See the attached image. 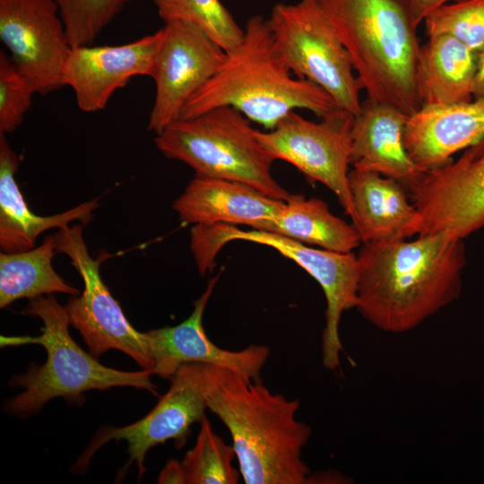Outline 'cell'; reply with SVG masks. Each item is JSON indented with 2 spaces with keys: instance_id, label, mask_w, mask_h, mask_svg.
<instances>
[{
  "instance_id": "8992f818",
  "label": "cell",
  "mask_w": 484,
  "mask_h": 484,
  "mask_svg": "<svg viewBox=\"0 0 484 484\" xmlns=\"http://www.w3.org/2000/svg\"><path fill=\"white\" fill-rule=\"evenodd\" d=\"M155 144L166 158L186 163L197 177L242 182L278 200L292 194L273 177V160L259 143L256 129L234 108L178 119L156 134Z\"/></svg>"
},
{
  "instance_id": "d4e9b609",
  "label": "cell",
  "mask_w": 484,
  "mask_h": 484,
  "mask_svg": "<svg viewBox=\"0 0 484 484\" xmlns=\"http://www.w3.org/2000/svg\"><path fill=\"white\" fill-rule=\"evenodd\" d=\"M158 15L164 21L193 24L226 53L240 43L244 30L220 0H153Z\"/></svg>"
},
{
  "instance_id": "d6986e66",
  "label": "cell",
  "mask_w": 484,
  "mask_h": 484,
  "mask_svg": "<svg viewBox=\"0 0 484 484\" xmlns=\"http://www.w3.org/2000/svg\"><path fill=\"white\" fill-rule=\"evenodd\" d=\"M408 115L399 108L367 99L354 116L350 163L354 169L393 178L406 188L424 172L410 157L403 142Z\"/></svg>"
},
{
  "instance_id": "83f0119b",
  "label": "cell",
  "mask_w": 484,
  "mask_h": 484,
  "mask_svg": "<svg viewBox=\"0 0 484 484\" xmlns=\"http://www.w3.org/2000/svg\"><path fill=\"white\" fill-rule=\"evenodd\" d=\"M71 47L91 45L133 0H54Z\"/></svg>"
},
{
  "instance_id": "3957f363",
  "label": "cell",
  "mask_w": 484,
  "mask_h": 484,
  "mask_svg": "<svg viewBox=\"0 0 484 484\" xmlns=\"http://www.w3.org/2000/svg\"><path fill=\"white\" fill-rule=\"evenodd\" d=\"M243 30L238 46L227 53L218 72L186 101L180 119L231 107L272 130L297 109L322 118L340 108L321 87L289 70L275 49L267 19L254 15Z\"/></svg>"
},
{
  "instance_id": "30bf717a",
  "label": "cell",
  "mask_w": 484,
  "mask_h": 484,
  "mask_svg": "<svg viewBox=\"0 0 484 484\" xmlns=\"http://www.w3.org/2000/svg\"><path fill=\"white\" fill-rule=\"evenodd\" d=\"M354 115L338 108L319 122L292 111L273 129L256 136L269 156L293 165L307 179L320 182L338 198L351 220L354 209L349 186Z\"/></svg>"
},
{
  "instance_id": "1f68e13d",
  "label": "cell",
  "mask_w": 484,
  "mask_h": 484,
  "mask_svg": "<svg viewBox=\"0 0 484 484\" xmlns=\"http://www.w3.org/2000/svg\"><path fill=\"white\" fill-rule=\"evenodd\" d=\"M478 55L473 99L484 98V49Z\"/></svg>"
},
{
  "instance_id": "7402d4cb",
  "label": "cell",
  "mask_w": 484,
  "mask_h": 484,
  "mask_svg": "<svg viewBox=\"0 0 484 484\" xmlns=\"http://www.w3.org/2000/svg\"><path fill=\"white\" fill-rule=\"evenodd\" d=\"M478 55L448 35L429 36L420 46L416 86L422 106L473 100Z\"/></svg>"
},
{
  "instance_id": "4316f807",
  "label": "cell",
  "mask_w": 484,
  "mask_h": 484,
  "mask_svg": "<svg viewBox=\"0 0 484 484\" xmlns=\"http://www.w3.org/2000/svg\"><path fill=\"white\" fill-rule=\"evenodd\" d=\"M428 37L451 36L476 54L484 49V0L445 4L424 20Z\"/></svg>"
},
{
  "instance_id": "44dd1931",
  "label": "cell",
  "mask_w": 484,
  "mask_h": 484,
  "mask_svg": "<svg viewBox=\"0 0 484 484\" xmlns=\"http://www.w3.org/2000/svg\"><path fill=\"white\" fill-rule=\"evenodd\" d=\"M19 156L0 133V247L4 253H17L35 247L39 235L51 229H62L80 220L88 223L99 207L97 199L84 202L55 215L41 216L31 212L26 203L15 173Z\"/></svg>"
},
{
  "instance_id": "9a60e30c",
  "label": "cell",
  "mask_w": 484,
  "mask_h": 484,
  "mask_svg": "<svg viewBox=\"0 0 484 484\" xmlns=\"http://www.w3.org/2000/svg\"><path fill=\"white\" fill-rule=\"evenodd\" d=\"M162 37L161 28L126 44L72 47L63 70V85L72 89L82 111L102 110L133 77L151 76Z\"/></svg>"
},
{
  "instance_id": "6da1fadb",
  "label": "cell",
  "mask_w": 484,
  "mask_h": 484,
  "mask_svg": "<svg viewBox=\"0 0 484 484\" xmlns=\"http://www.w3.org/2000/svg\"><path fill=\"white\" fill-rule=\"evenodd\" d=\"M355 308L376 328L409 332L458 298L466 264L462 239L447 233L363 243Z\"/></svg>"
},
{
  "instance_id": "52a82bcc",
  "label": "cell",
  "mask_w": 484,
  "mask_h": 484,
  "mask_svg": "<svg viewBox=\"0 0 484 484\" xmlns=\"http://www.w3.org/2000/svg\"><path fill=\"white\" fill-rule=\"evenodd\" d=\"M234 240L270 246L292 260L321 286L326 299L325 326L322 335V360L332 371L340 366L343 348L339 335L342 313L355 308L359 280L357 255L313 248L281 234L258 229H240L234 225H195L191 229L190 248L198 271L213 268L221 247Z\"/></svg>"
},
{
  "instance_id": "f1b7e54d",
  "label": "cell",
  "mask_w": 484,
  "mask_h": 484,
  "mask_svg": "<svg viewBox=\"0 0 484 484\" xmlns=\"http://www.w3.org/2000/svg\"><path fill=\"white\" fill-rule=\"evenodd\" d=\"M35 91L10 56L0 51V133L14 132L29 110Z\"/></svg>"
},
{
  "instance_id": "4fadbf2b",
  "label": "cell",
  "mask_w": 484,
  "mask_h": 484,
  "mask_svg": "<svg viewBox=\"0 0 484 484\" xmlns=\"http://www.w3.org/2000/svg\"><path fill=\"white\" fill-rule=\"evenodd\" d=\"M151 78L155 99L148 129L156 134L180 119L186 101L219 70L227 53L196 26L166 22Z\"/></svg>"
},
{
  "instance_id": "9c48e42d",
  "label": "cell",
  "mask_w": 484,
  "mask_h": 484,
  "mask_svg": "<svg viewBox=\"0 0 484 484\" xmlns=\"http://www.w3.org/2000/svg\"><path fill=\"white\" fill-rule=\"evenodd\" d=\"M56 250L67 255L83 281V290L73 296L65 307L70 324L99 359L108 350H118L134 359L143 369H153L148 340L125 317L119 303L103 282L99 263L88 252L80 224L65 226L54 235Z\"/></svg>"
},
{
  "instance_id": "5bb4252c",
  "label": "cell",
  "mask_w": 484,
  "mask_h": 484,
  "mask_svg": "<svg viewBox=\"0 0 484 484\" xmlns=\"http://www.w3.org/2000/svg\"><path fill=\"white\" fill-rule=\"evenodd\" d=\"M169 380V391L145 417L125 427L99 430L73 465V471L86 470L95 452L112 439L127 442L130 459L126 468L135 462L139 479L145 471L143 462L151 448L168 440H173L177 448L183 446L191 427L202 421L207 410L202 387V364H184Z\"/></svg>"
},
{
  "instance_id": "e0dca14e",
  "label": "cell",
  "mask_w": 484,
  "mask_h": 484,
  "mask_svg": "<svg viewBox=\"0 0 484 484\" xmlns=\"http://www.w3.org/2000/svg\"><path fill=\"white\" fill-rule=\"evenodd\" d=\"M283 203L242 182L195 176L173 209L185 223L245 225L272 232Z\"/></svg>"
},
{
  "instance_id": "f546056e",
  "label": "cell",
  "mask_w": 484,
  "mask_h": 484,
  "mask_svg": "<svg viewBox=\"0 0 484 484\" xmlns=\"http://www.w3.org/2000/svg\"><path fill=\"white\" fill-rule=\"evenodd\" d=\"M405 13L411 24L417 29L425 18L438 7L462 0H393Z\"/></svg>"
},
{
  "instance_id": "7c38bea8",
  "label": "cell",
  "mask_w": 484,
  "mask_h": 484,
  "mask_svg": "<svg viewBox=\"0 0 484 484\" xmlns=\"http://www.w3.org/2000/svg\"><path fill=\"white\" fill-rule=\"evenodd\" d=\"M0 39L36 94L64 87L72 47L54 0H0Z\"/></svg>"
},
{
  "instance_id": "277c9868",
  "label": "cell",
  "mask_w": 484,
  "mask_h": 484,
  "mask_svg": "<svg viewBox=\"0 0 484 484\" xmlns=\"http://www.w3.org/2000/svg\"><path fill=\"white\" fill-rule=\"evenodd\" d=\"M349 52L367 98L408 116L422 107L416 86L417 29L393 0H316Z\"/></svg>"
},
{
  "instance_id": "484cf974",
  "label": "cell",
  "mask_w": 484,
  "mask_h": 484,
  "mask_svg": "<svg viewBox=\"0 0 484 484\" xmlns=\"http://www.w3.org/2000/svg\"><path fill=\"white\" fill-rule=\"evenodd\" d=\"M236 454L212 429L205 416L200 422L195 444L185 454L182 464L186 484H237L241 474L233 465Z\"/></svg>"
},
{
  "instance_id": "ac0fdd59",
  "label": "cell",
  "mask_w": 484,
  "mask_h": 484,
  "mask_svg": "<svg viewBox=\"0 0 484 484\" xmlns=\"http://www.w3.org/2000/svg\"><path fill=\"white\" fill-rule=\"evenodd\" d=\"M484 138V98L466 103L422 106L408 117L405 148L424 172L438 168L461 150Z\"/></svg>"
},
{
  "instance_id": "7a4b0ae2",
  "label": "cell",
  "mask_w": 484,
  "mask_h": 484,
  "mask_svg": "<svg viewBox=\"0 0 484 484\" xmlns=\"http://www.w3.org/2000/svg\"><path fill=\"white\" fill-rule=\"evenodd\" d=\"M202 387L207 409L231 436L244 483H308L311 473L302 451L312 430L296 419L298 400L207 364H202Z\"/></svg>"
},
{
  "instance_id": "4dcf8cb0",
  "label": "cell",
  "mask_w": 484,
  "mask_h": 484,
  "mask_svg": "<svg viewBox=\"0 0 484 484\" xmlns=\"http://www.w3.org/2000/svg\"><path fill=\"white\" fill-rule=\"evenodd\" d=\"M158 482L186 484V475L182 462L174 459L169 460L158 477Z\"/></svg>"
},
{
  "instance_id": "2e32d148",
  "label": "cell",
  "mask_w": 484,
  "mask_h": 484,
  "mask_svg": "<svg viewBox=\"0 0 484 484\" xmlns=\"http://www.w3.org/2000/svg\"><path fill=\"white\" fill-rule=\"evenodd\" d=\"M218 280L219 275L209 281L186 320L175 326L144 332L154 375L170 379L182 365L201 363L229 369L249 380H260L261 370L270 355L267 346L251 344L241 350H228L213 343L205 333L203 316Z\"/></svg>"
},
{
  "instance_id": "5b68a950",
  "label": "cell",
  "mask_w": 484,
  "mask_h": 484,
  "mask_svg": "<svg viewBox=\"0 0 484 484\" xmlns=\"http://www.w3.org/2000/svg\"><path fill=\"white\" fill-rule=\"evenodd\" d=\"M42 323L41 334L36 337H1V346L39 344L47 351L43 365H31L10 380L13 387L24 389L4 403L13 415L28 416L39 412L51 399L63 397L69 402L82 401V393L117 386L144 389L157 395V385L151 380V369L122 371L100 364L72 338L66 309L53 295L30 299L23 310Z\"/></svg>"
},
{
  "instance_id": "8fae6325",
  "label": "cell",
  "mask_w": 484,
  "mask_h": 484,
  "mask_svg": "<svg viewBox=\"0 0 484 484\" xmlns=\"http://www.w3.org/2000/svg\"><path fill=\"white\" fill-rule=\"evenodd\" d=\"M409 190L420 218L418 236L445 232L463 239L483 228L484 138Z\"/></svg>"
},
{
  "instance_id": "603a6c76",
  "label": "cell",
  "mask_w": 484,
  "mask_h": 484,
  "mask_svg": "<svg viewBox=\"0 0 484 484\" xmlns=\"http://www.w3.org/2000/svg\"><path fill=\"white\" fill-rule=\"evenodd\" d=\"M272 232L339 253H351L361 242L354 226L333 215L323 200L302 194L284 201Z\"/></svg>"
},
{
  "instance_id": "ba28073f",
  "label": "cell",
  "mask_w": 484,
  "mask_h": 484,
  "mask_svg": "<svg viewBox=\"0 0 484 484\" xmlns=\"http://www.w3.org/2000/svg\"><path fill=\"white\" fill-rule=\"evenodd\" d=\"M267 21L275 49L289 70L321 87L340 108L359 114L363 85L317 1L276 4Z\"/></svg>"
},
{
  "instance_id": "cb8c5ba5",
  "label": "cell",
  "mask_w": 484,
  "mask_h": 484,
  "mask_svg": "<svg viewBox=\"0 0 484 484\" xmlns=\"http://www.w3.org/2000/svg\"><path fill=\"white\" fill-rule=\"evenodd\" d=\"M56 250L53 236H48L38 247L17 253L0 254V307L17 299L34 298L54 293L71 296L79 290L66 283L52 266Z\"/></svg>"
},
{
  "instance_id": "ffe728a7",
  "label": "cell",
  "mask_w": 484,
  "mask_h": 484,
  "mask_svg": "<svg viewBox=\"0 0 484 484\" xmlns=\"http://www.w3.org/2000/svg\"><path fill=\"white\" fill-rule=\"evenodd\" d=\"M349 186L352 225L362 243L401 240L419 234L420 218L402 183L376 172L352 169Z\"/></svg>"
}]
</instances>
